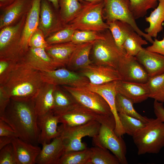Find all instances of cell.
<instances>
[{
	"label": "cell",
	"instance_id": "cell-1",
	"mask_svg": "<svg viewBox=\"0 0 164 164\" xmlns=\"http://www.w3.org/2000/svg\"><path fill=\"white\" fill-rule=\"evenodd\" d=\"M38 116L33 98H11L4 115L0 119L13 128L18 138L36 145L40 133L37 123Z\"/></svg>",
	"mask_w": 164,
	"mask_h": 164
},
{
	"label": "cell",
	"instance_id": "cell-2",
	"mask_svg": "<svg viewBox=\"0 0 164 164\" xmlns=\"http://www.w3.org/2000/svg\"><path fill=\"white\" fill-rule=\"evenodd\" d=\"M44 82L40 71L19 61L0 85L11 99L33 98Z\"/></svg>",
	"mask_w": 164,
	"mask_h": 164
},
{
	"label": "cell",
	"instance_id": "cell-3",
	"mask_svg": "<svg viewBox=\"0 0 164 164\" xmlns=\"http://www.w3.org/2000/svg\"><path fill=\"white\" fill-rule=\"evenodd\" d=\"M132 138L138 155L158 154L164 147V123L157 118H149Z\"/></svg>",
	"mask_w": 164,
	"mask_h": 164
},
{
	"label": "cell",
	"instance_id": "cell-4",
	"mask_svg": "<svg viewBox=\"0 0 164 164\" xmlns=\"http://www.w3.org/2000/svg\"><path fill=\"white\" fill-rule=\"evenodd\" d=\"M104 0L88 3L82 5L75 17L68 24L74 30L104 31L109 29V26L103 19Z\"/></svg>",
	"mask_w": 164,
	"mask_h": 164
},
{
	"label": "cell",
	"instance_id": "cell-5",
	"mask_svg": "<svg viewBox=\"0 0 164 164\" xmlns=\"http://www.w3.org/2000/svg\"><path fill=\"white\" fill-rule=\"evenodd\" d=\"M104 34V39L96 40L93 44V63L117 70L120 62L126 56L125 52L117 45L108 29Z\"/></svg>",
	"mask_w": 164,
	"mask_h": 164
},
{
	"label": "cell",
	"instance_id": "cell-6",
	"mask_svg": "<svg viewBox=\"0 0 164 164\" xmlns=\"http://www.w3.org/2000/svg\"><path fill=\"white\" fill-rule=\"evenodd\" d=\"M101 124L96 121L84 124L69 126L61 124L59 126L64 147L65 152L83 150L88 148L82 142L85 136L94 137L98 133Z\"/></svg>",
	"mask_w": 164,
	"mask_h": 164
},
{
	"label": "cell",
	"instance_id": "cell-7",
	"mask_svg": "<svg viewBox=\"0 0 164 164\" xmlns=\"http://www.w3.org/2000/svg\"><path fill=\"white\" fill-rule=\"evenodd\" d=\"M26 15L15 24L0 29V58L19 61L24 53L21 39Z\"/></svg>",
	"mask_w": 164,
	"mask_h": 164
},
{
	"label": "cell",
	"instance_id": "cell-8",
	"mask_svg": "<svg viewBox=\"0 0 164 164\" xmlns=\"http://www.w3.org/2000/svg\"><path fill=\"white\" fill-rule=\"evenodd\" d=\"M115 121L101 124L98 134L92 138L93 142L95 146L110 151L120 164H127L126 145L121 136H118L115 134Z\"/></svg>",
	"mask_w": 164,
	"mask_h": 164
},
{
	"label": "cell",
	"instance_id": "cell-9",
	"mask_svg": "<svg viewBox=\"0 0 164 164\" xmlns=\"http://www.w3.org/2000/svg\"><path fill=\"white\" fill-rule=\"evenodd\" d=\"M103 10L107 22L119 20L130 25L134 30L151 43L152 38L138 26L131 9L129 0H104Z\"/></svg>",
	"mask_w": 164,
	"mask_h": 164
},
{
	"label": "cell",
	"instance_id": "cell-10",
	"mask_svg": "<svg viewBox=\"0 0 164 164\" xmlns=\"http://www.w3.org/2000/svg\"><path fill=\"white\" fill-rule=\"evenodd\" d=\"M79 104L103 116L113 115L109 104L98 93L87 87H74L62 86Z\"/></svg>",
	"mask_w": 164,
	"mask_h": 164
},
{
	"label": "cell",
	"instance_id": "cell-11",
	"mask_svg": "<svg viewBox=\"0 0 164 164\" xmlns=\"http://www.w3.org/2000/svg\"><path fill=\"white\" fill-rule=\"evenodd\" d=\"M58 116L59 123L69 126L80 125L94 121H98L101 124H107L115 121L113 115L99 114L78 103L67 111Z\"/></svg>",
	"mask_w": 164,
	"mask_h": 164
},
{
	"label": "cell",
	"instance_id": "cell-12",
	"mask_svg": "<svg viewBox=\"0 0 164 164\" xmlns=\"http://www.w3.org/2000/svg\"><path fill=\"white\" fill-rule=\"evenodd\" d=\"M41 72L44 82L56 86L87 87L90 84L89 79L86 77L64 67Z\"/></svg>",
	"mask_w": 164,
	"mask_h": 164
},
{
	"label": "cell",
	"instance_id": "cell-13",
	"mask_svg": "<svg viewBox=\"0 0 164 164\" xmlns=\"http://www.w3.org/2000/svg\"><path fill=\"white\" fill-rule=\"evenodd\" d=\"M117 70L121 80L126 82L145 84L149 78L145 68L134 56H126L120 62Z\"/></svg>",
	"mask_w": 164,
	"mask_h": 164
},
{
	"label": "cell",
	"instance_id": "cell-14",
	"mask_svg": "<svg viewBox=\"0 0 164 164\" xmlns=\"http://www.w3.org/2000/svg\"><path fill=\"white\" fill-rule=\"evenodd\" d=\"M79 73L87 77L90 84L92 85H99L121 80L120 74L117 69L93 63L79 70Z\"/></svg>",
	"mask_w": 164,
	"mask_h": 164
},
{
	"label": "cell",
	"instance_id": "cell-15",
	"mask_svg": "<svg viewBox=\"0 0 164 164\" xmlns=\"http://www.w3.org/2000/svg\"><path fill=\"white\" fill-rule=\"evenodd\" d=\"M19 61L40 72L53 70L60 68L44 48L29 47Z\"/></svg>",
	"mask_w": 164,
	"mask_h": 164
},
{
	"label": "cell",
	"instance_id": "cell-16",
	"mask_svg": "<svg viewBox=\"0 0 164 164\" xmlns=\"http://www.w3.org/2000/svg\"><path fill=\"white\" fill-rule=\"evenodd\" d=\"M117 81L99 85L89 84L87 88L100 94L108 103L115 120L114 132L118 136H121L125 133L120 122L115 106V100L117 93L116 90Z\"/></svg>",
	"mask_w": 164,
	"mask_h": 164
},
{
	"label": "cell",
	"instance_id": "cell-17",
	"mask_svg": "<svg viewBox=\"0 0 164 164\" xmlns=\"http://www.w3.org/2000/svg\"><path fill=\"white\" fill-rule=\"evenodd\" d=\"M50 2L47 0H41V2L38 28L42 31L45 38L64 26L59 15L55 13Z\"/></svg>",
	"mask_w": 164,
	"mask_h": 164
},
{
	"label": "cell",
	"instance_id": "cell-18",
	"mask_svg": "<svg viewBox=\"0 0 164 164\" xmlns=\"http://www.w3.org/2000/svg\"><path fill=\"white\" fill-rule=\"evenodd\" d=\"M32 0H17L0 8V29L18 22L29 10Z\"/></svg>",
	"mask_w": 164,
	"mask_h": 164
},
{
	"label": "cell",
	"instance_id": "cell-19",
	"mask_svg": "<svg viewBox=\"0 0 164 164\" xmlns=\"http://www.w3.org/2000/svg\"><path fill=\"white\" fill-rule=\"evenodd\" d=\"M37 123L40 131L38 143L42 145L49 143L51 140L60 136V133L58 126L59 123V117L52 111L39 115Z\"/></svg>",
	"mask_w": 164,
	"mask_h": 164
},
{
	"label": "cell",
	"instance_id": "cell-20",
	"mask_svg": "<svg viewBox=\"0 0 164 164\" xmlns=\"http://www.w3.org/2000/svg\"><path fill=\"white\" fill-rule=\"evenodd\" d=\"M42 148L36 160L37 164H59L65 153L63 140L60 136L49 143L42 145Z\"/></svg>",
	"mask_w": 164,
	"mask_h": 164
},
{
	"label": "cell",
	"instance_id": "cell-21",
	"mask_svg": "<svg viewBox=\"0 0 164 164\" xmlns=\"http://www.w3.org/2000/svg\"><path fill=\"white\" fill-rule=\"evenodd\" d=\"M149 77L164 73V56L143 48L135 56Z\"/></svg>",
	"mask_w": 164,
	"mask_h": 164
},
{
	"label": "cell",
	"instance_id": "cell-22",
	"mask_svg": "<svg viewBox=\"0 0 164 164\" xmlns=\"http://www.w3.org/2000/svg\"><path fill=\"white\" fill-rule=\"evenodd\" d=\"M12 144L17 164H34L41 149L37 145L15 137Z\"/></svg>",
	"mask_w": 164,
	"mask_h": 164
},
{
	"label": "cell",
	"instance_id": "cell-23",
	"mask_svg": "<svg viewBox=\"0 0 164 164\" xmlns=\"http://www.w3.org/2000/svg\"><path fill=\"white\" fill-rule=\"evenodd\" d=\"M116 90L131 100L134 104L142 102L149 98V91L146 84L117 81Z\"/></svg>",
	"mask_w": 164,
	"mask_h": 164
},
{
	"label": "cell",
	"instance_id": "cell-24",
	"mask_svg": "<svg viewBox=\"0 0 164 164\" xmlns=\"http://www.w3.org/2000/svg\"><path fill=\"white\" fill-rule=\"evenodd\" d=\"M41 0H32L23 29L21 42L24 53L29 48V39L39 26Z\"/></svg>",
	"mask_w": 164,
	"mask_h": 164
},
{
	"label": "cell",
	"instance_id": "cell-25",
	"mask_svg": "<svg viewBox=\"0 0 164 164\" xmlns=\"http://www.w3.org/2000/svg\"><path fill=\"white\" fill-rule=\"evenodd\" d=\"M81 44L70 41L49 45L45 50L59 67H65L67 64L73 53Z\"/></svg>",
	"mask_w": 164,
	"mask_h": 164
},
{
	"label": "cell",
	"instance_id": "cell-26",
	"mask_svg": "<svg viewBox=\"0 0 164 164\" xmlns=\"http://www.w3.org/2000/svg\"><path fill=\"white\" fill-rule=\"evenodd\" d=\"M56 86L44 82L33 98L35 108L38 116L53 110V92Z\"/></svg>",
	"mask_w": 164,
	"mask_h": 164
},
{
	"label": "cell",
	"instance_id": "cell-27",
	"mask_svg": "<svg viewBox=\"0 0 164 164\" xmlns=\"http://www.w3.org/2000/svg\"><path fill=\"white\" fill-rule=\"evenodd\" d=\"M95 41L81 44L72 54L66 67L72 70H80L93 64L89 57Z\"/></svg>",
	"mask_w": 164,
	"mask_h": 164
},
{
	"label": "cell",
	"instance_id": "cell-28",
	"mask_svg": "<svg viewBox=\"0 0 164 164\" xmlns=\"http://www.w3.org/2000/svg\"><path fill=\"white\" fill-rule=\"evenodd\" d=\"M158 2L157 6L151 12L149 16L145 18V21L149 23V26L145 29V32L152 38H156L163 28L164 0H159Z\"/></svg>",
	"mask_w": 164,
	"mask_h": 164
},
{
	"label": "cell",
	"instance_id": "cell-29",
	"mask_svg": "<svg viewBox=\"0 0 164 164\" xmlns=\"http://www.w3.org/2000/svg\"><path fill=\"white\" fill-rule=\"evenodd\" d=\"M54 106L53 111L57 115L62 114L77 103L72 96L62 87L57 86L53 92Z\"/></svg>",
	"mask_w": 164,
	"mask_h": 164
},
{
	"label": "cell",
	"instance_id": "cell-30",
	"mask_svg": "<svg viewBox=\"0 0 164 164\" xmlns=\"http://www.w3.org/2000/svg\"><path fill=\"white\" fill-rule=\"evenodd\" d=\"M107 23L109 26L108 29L116 43L120 49L125 52L123 48V45L128 36L134 31L132 27L128 23L119 20Z\"/></svg>",
	"mask_w": 164,
	"mask_h": 164
},
{
	"label": "cell",
	"instance_id": "cell-31",
	"mask_svg": "<svg viewBox=\"0 0 164 164\" xmlns=\"http://www.w3.org/2000/svg\"><path fill=\"white\" fill-rule=\"evenodd\" d=\"M79 0H59V16L65 25L70 23L81 9L82 5Z\"/></svg>",
	"mask_w": 164,
	"mask_h": 164
},
{
	"label": "cell",
	"instance_id": "cell-32",
	"mask_svg": "<svg viewBox=\"0 0 164 164\" xmlns=\"http://www.w3.org/2000/svg\"><path fill=\"white\" fill-rule=\"evenodd\" d=\"M116 108L118 113H123L138 119L145 124L149 118L139 114L133 107L134 103L130 99L122 95L117 93L115 97Z\"/></svg>",
	"mask_w": 164,
	"mask_h": 164
},
{
	"label": "cell",
	"instance_id": "cell-33",
	"mask_svg": "<svg viewBox=\"0 0 164 164\" xmlns=\"http://www.w3.org/2000/svg\"><path fill=\"white\" fill-rule=\"evenodd\" d=\"M145 84L149 91V97L164 103V73L149 77Z\"/></svg>",
	"mask_w": 164,
	"mask_h": 164
},
{
	"label": "cell",
	"instance_id": "cell-34",
	"mask_svg": "<svg viewBox=\"0 0 164 164\" xmlns=\"http://www.w3.org/2000/svg\"><path fill=\"white\" fill-rule=\"evenodd\" d=\"M91 153L88 164H120V162L109 150L95 146L91 148Z\"/></svg>",
	"mask_w": 164,
	"mask_h": 164
},
{
	"label": "cell",
	"instance_id": "cell-35",
	"mask_svg": "<svg viewBox=\"0 0 164 164\" xmlns=\"http://www.w3.org/2000/svg\"><path fill=\"white\" fill-rule=\"evenodd\" d=\"M142 37L135 31L128 36L122 46L127 56H135L143 48L142 46L148 44Z\"/></svg>",
	"mask_w": 164,
	"mask_h": 164
},
{
	"label": "cell",
	"instance_id": "cell-36",
	"mask_svg": "<svg viewBox=\"0 0 164 164\" xmlns=\"http://www.w3.org/2000/svg\"><path fill=\"white\" fill-rule=\"evenodd\" d=\"M91 153L90 148L65 152L59 164H88Z\"/></svg>",
	"mask_w": 164,
	"mask_h": 164
},
{
	"label": "cell",
	"instance_id": "cell-37",
	"mask_svg": "<svg viewBox=\"0 0 164 164\" xmlns=\"http://www.w3.org/2000/svg\"><path fill=\"white\" fill-rule=\"evenodd\" d=\"M129 0L131 10L135 19L144 17L149 9H155L157 6L159 1V0Z\"/></svg>",
	"mask_w": 164,
	"mask_h": 164
},
{
	"label": "cell",
	"instance_id": "cell-38",
	"mask_svg": "<svg viewBox=\"0 0 164 164\" xmlns=\"http://www.w3.org/2000/svg\"><path fill=\"white\" fill-rule=\"evenodd\" d=\"M118 114L125 134L132 137L145 126L146 124L138 119L124 114Z\"/></svg>",
	"mask_w": 164,
	"mask_h": 164
},
{
	"label": "cell",
	"instance_id": "cell-39",
	"mask_svg": "<svg viewBox=\"0 0 164 164\" xmlns=\"http://www.w3.org/2000/svg\"><path fill=\"white\" fill-rule=\"evenodd\" d=\"M75 30L66 25L60 29L47 36L45 39L48 45L70 42Z\"/></svg>",
	"mask_w": 164,
	"mask_h": 164
},
{
	"label": "cell",
	"instance_id": "cell-40",
	"mask_svg": "<svg viewBox=\"0 0 164 164\" xmlns=\"http://www.w3.org/2000/svg\"><path fill=\"white\" fill-rule=\"evenodd\" d=\"M105 38L104 34L93 31L75 30L71 41L76 44H82L102 39Z\"/></svg>",
	"mask_w": 164,
	"mask_h": 164
},
{
	"label": "cell",
	"instance_id": "cell-41",
	"mask_svg": "<svg viewBox=\"0 0 164 164\" xmlns=\"http://www.w3.org/2000/svg\"><path fill=\"white\" fill-rule=\"evenodd\" d=\"M18 62L9 59L0 58V84L10 74Z\"/></svg>",
	"mask_w": 164,
	"mask_h": 164
},
{
	"label": "cell",
	"instance_id": "cell-42",
	"mask_svg": "<svg viewBox=\"0 0 164 164\" xmlns=\"http://www.w3.org/2000/svg\"><path fill=\"white\" fill-rule=\"evenodd\" d=\"M48 45L43 33L38 28L32 34L28 43L29 47L33 48L45 49Z\"/></svg>",
	"mask_w": 164,
	"mask_h": 164
},
{
	"label": "cell",
	"instance_id": "cell-43",
	"mask_svg": "<svg viewBox=\"0 0 164 164\" xmlns=\"http://www.w3.org/2000/svg\"><path fill=\"white\" fill-rule=\"evenodd\" d=\"M0 150V164H17L12 143Z\"/></svg>",
	"mask_w": 164,
	"mask_h": 164
},
{
	"label": "cell",
	"instance_id": "cell-44",
	"mask_svg": "<svg viewBox=\"0 0 164 164\" xmlns=\"http://www.w3.org/2000/svg\"><path fill=\"white\" fill-rule=\"evenodd\" d=\"M0 136L18 137L17 133L4 121L0 119Z\"/></svg>",
	"mask_w": 164,
	"mask_h": 164
},
{
	"label": "cell",
	"instance_id": "cell-45",
	"mask_svg": "<svg viewBox=\"0 0 164 164\" xmlns=\"http://www.w3.org/2000/svg\"><path fill=\"white\" fill-rule=\"evenodd\" d=\"M10 99L2 86L0 85V117L4 115Z\"/></svg>",
	"mask_w": 164,
	"mask_h": 164
},
{
	"label": "cell",
	"instance_id": "cell-46",
	"mask_svg": "<svg viewBox=\"0 0 164 164\" xmlns=\"http://www.w3.org/2000/svg\"><path fill=\"white\" fill-rule=\"evenodd\" d=\"M145 49L149 51L164 56V37L160 40L155 39L152 45Z\"/></svg>",
	"mask_w": 164,
	"mask_h": 164
},
{
	"label": "cell",
	"instance_id": "cell-47",
	"mask_svg": "<svg viewBox=\"0 0 164 164\" xmlns=\"http://www.w3.org/2000/svg\"><path fill=\"white\" fill-rule=\"evenodd\" d=\"M154 113L157 118L164 123L163 103L154 100L153 103Z\"/></svg>",
	"mask_w": 164,
	"mask_h": 164
},
{
	"label": "cell",
	"instance_id": "cell-48",
	"mask_svg": "<svg viewBox=\"0 0 164 164\" xmlns=\"http://www.w3.org/2000/svg\"><path fill=\"white\" fill-rule=\"evenodd\" d=\"M14 138L6 136H0V149L7 145L12 143Z\"/></svg>",
	"mask_w": 164,
	"mask_h": 164
},
{
	"label": "cell",
	"instance_id": "cell-49",
	"mask_svg": "<svg viewBox=\"0 0 164 164\" xmlns=\"http://www.w3.org/2000/svg\"><path fill=\"white\" fill-rule=\"evenodd\" d=\"M17 0H0V8L5 7L13 3Z\"/></svg>",
	"mask_w": 164,
	"mask_h": 164
},
{
	"label": "cell",
	"instance_id": "cell-50",
	"mask_svg": "<svg viewBox=\"0 0 164 164\" xmlns=\"http://www.w3.org/2000/svg\"><path fill=\"white\" fill-rule=\"evenodd\" d=\"M53 5L55 9L57 10L59 9V0H47Z\"/></svg>",
	"mask_w": 164,
	"mask_h": 164
},
{
	"label": "cell",
	"instance_id": "cell-51",
	"mask_svg": "<svg viewBox=\"0 0 164 164\" xmlns=\"http://www.w3.org/2000/svg\"><path fill=\"white\" fill-rule=\"evenodd\" d=\"M79 1H85L88 2H97L104 1V0H79Z\"/></svg>",
	"mask_w": 164,
	"mask_h": 164
}]
</instances>
